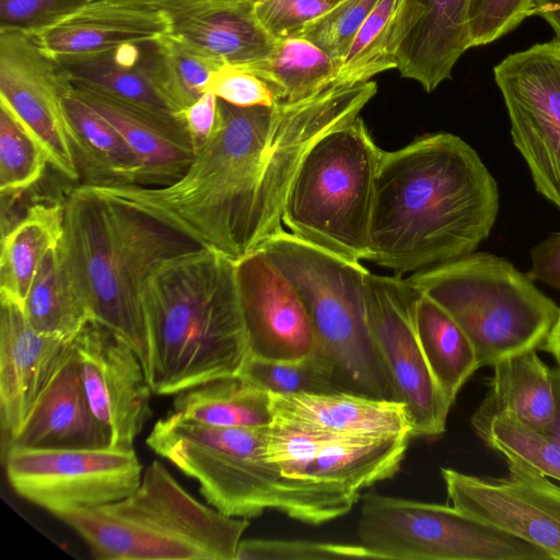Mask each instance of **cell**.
Instances as JSON below:
<instances>
[{
	"label": "cell",
	"instance_id": "cell-1",
	"mask_svg": "<svg viewBox=\"0 0 560 560\" xmlns=\"http://www.w3.org/2000/svg\"><path fill=\"white\" fill-rule=\"evenodd\" d=\"M498 212V185L477 152L453 133L422 135L382 153L368 260L401 275L467 256Z\"/></svg>",
	"mask_w": 560,
	"mask_h": 560
},
{
	"label": "cell",
	"instance_id": "cell-2",
	"mask_svg": "<svg viewBox=\"0 0 560 560\" xmlns=\"http://www.w3.org/2000/svg\"><path fill=\"white\" fill-rule=\"evenodd\" d=\"M141 307L154 395L241 374L249 349L234 260L206 247L164 260L143 284Z\"/></svg>",
	"mask_w": 560,
	"mask_h": 560
},
{
	"label": "cell",
	"instance_id": "cell-3",
	"mask_svg": "<svg viewBox=\"0 0 560 560\" xmlns=\"http://www.w3.org/2000/svg\"><path fill=\"white\" fill-rule=\"evenodd\" d=\"M63 209L61 247L92 320L127 342L145 372L143 284L164 260L201 246L153 217L84 185L70 191Z\"/></svg>",
	"mask_w": 560,
	"mask_h": 560
},
{
	"label": "cell",
	"instance_id": "cell-4",
	"mask_svg": "<svg viewBox=\"0 0 560 560\" xmlns=\"http://www.w3.org/2000/svg\"><path fill=\"white\" fill-rule=\"evenodd\" d=\"M56 517L98 560H235L249 526L195 499L158 459L125 498Z\"/></svg>",
	"mask_w": 560,
	"mask_h": 560
},
{
	"label": "cell",
	"instance_id": "cell-5",
	"mask_svg": "<svg viewBox=\"0 0 560 560\" xmlns=\"http://www.w3.org/2000/svg\"><path fill=\"white\" fill-rule=\"evenodd\" d=\"M260 248L301 296L315 336L313 354L326 365L338 389L396 400L370 323V271L360 261L326 252L284 229Z\"/></svg>",
	"mask_w": 560,
	"mask_h": 560
},
{
	"label": "cell",
	"instance_id": "cell-6",
	"mask_svg": "<svg viewBox=\"0 0 560 560\" xmlns=\"http://www.w3.org/2000/svg\"><path fill=\"white\" fill-rule=\"evenodd\" d=\"M408 283L435 301L475 348L480 368L539 349L559 306L510 261L489 253L416 271Z\"/></svg>",
	"mask_w": 560,
	"mask_h": 560
},
{
	"label": "cell",
	"instance_id": "cell-7",
	"mask_svg": "<svg viewBox=\"0 0 560 560\" xmlns=\"http://www.w3.org/2000/svg\"><path fill=\"white\" fill-rule=\"evenodd\" d=\"M382 153L360 116L326 133L310 149L295 175L282 224L294 236L334 255L368 260Z\"/></svg>",
	"mask_w": 560,
	"mask_h": 560
},
{
	"label": "cell",
	"instance_id": "cell-8",
	"mask_svg": "<svg viewBox=\"0 0 560 560\" xmlns=\"http://www.w3.org/2000/svg\"><path fill=\"white\" fill-rule=\"evenodd\" d=\"M266 429L211 425L171 412L153 424L145 443L195 479L207 504L249 520L281 512L285 498L287 477L266 458Z\"/></svg>",
	"mask_w": 560,
	"mask_h": 560
},
{
	"label": "cell",
	"instance_id": "cell-9",
	"mask_svg": "<svg viewBox=\"0 0 560 560\" xmlns=\"http://www.w3.org/2000/svg\"><path fill=\"white\" fill-rule=\"evenodd\" d=\"M360 545L376 559L550 560L541 548L456 508L369 491L361 495Z\"/></svg>",
	"mask_w": 560,
	"mask_h": 560
},
{
	"label": "cell",
	"instance_id": "cell-10",
	"mask_svg": "<svg viewBox=\"0 0 560 560\" xmlns=\"http://www.w3.org/2000/svg\"><path fill=\"white\" fill-rule=\"evenodd\" d=\"M3 459L13 490L54 516L118 501L143 474L133 448L9 447Z\"/></svg>",
	"mask_w": 560,
	"mask_h": 560
},
{
	"label": "cell",
	"instance_id": "cell-11",
	"mask_svg": "<svg viewBox=\"0 0 560 560\" xmlns=\"http://www.w3.org/2000/svg\"><path fill=\"white\" fill-rule=\"evenodd\" d=\"M493 73L535 188L560 210V39L509 55Z\"/></svg>",
	"mask_w": 560,
	"mask_h": 560
},
{
	"label": "cell",
	"instance_id": "cell-12",
	"mask_svg": "<svg viewBox=\"0 0 560 560\" xmlns=\"http://www.w3.org/2000/svg\"><path fill=\"white\" fill-rule=\"evenodd\" d=\"M417 290L396 275L369 272L366 298L370 323L396 400L405 405L412 438H436L446 431L453 404L427 361L413 318Z\"/></svg>",
	"mask_w": 560,
	"mask_h": 560
},
{
	"label": "cell",
	"instance_id": "cell-13",
	"mask_svg": "<svg viewBox=\"0 0 560 560\" xmlns=\"http://www.w3.org/2000/svg\"><path fill=\"white\" fill-rule=\"evenodd\" d=\"M505 460L509 472L497 478L442 467L452 505L560 560V486L521 460Z\"/></svg>",
	"mask_w": 560,
	"mask_h": 560
},
{
	"label": "cell",
	"instance_id": "cell-14",
	"mask_svg": "<svg viewBox=\"0 0 560 560\" xmlns=\"http://www.w3.org/2000/svg\"><path fill=\"white\" fill-rule=\"evenodd\" d=\"M72 82L55 56L30 35L0 32V104L45 151L48 162L70 180H79L62 97Z\"/></svg>",
	"mask_w": 560,
	"mask_h": 560
},
{
	"label": "cell",
	"instance_id": "cell-15",
	"mask_svg": "<svg viewBox=\"0 0 560 560\" xmlns=\"http://www.w3.org/2000/svg\"><path fill=\"white\" fill-rule=\"evenodd\" d=\"M72 343L86 398L109 447L132 450L152 416L153 392L138 354L114 331L94 320L83 327Z\"/></svg>",
	"mask_w": 560,
	"mask_h": 560
},
{
	"label": "cell",
	"instance_id": "cell-16",
	"mask_svg": "<svg viewBox=\"0 0 560 560\" xmlns=\"http://www.w3.org/2000/svg\"><path fill=\"white\" fill-rule=\"evenodd\" d=\"M249 355L298 360L315 350V336L296 289L261 248L234 261Z\"/></svg>",
	"mask_w": 560,
	"mask_h": 560
},
{
	"label": "cell",
	"instance_id": "cell-17",
	"mask_svg": "<svg viewBox=\"0 0 560 560\" xmlns=\"http://www.w3.org/2000/svg\"><path fill=\"white\" fill-rule=\"evenodd\" d=\"M73 351L65 341L37 331L23 306L0 295V423L3 448Z\"/></svg>",
	"mask_w": 560,
	"mask_h": 560
},
{
	"label": "cell",
	"instance_id": "cell-18",
	"mask_svg": "<svg viewBox=\"0 0 560 560\" xmlns=\"http://www.w3.org/2000/svg\"><path fill=\"white\" fill-rule=\"evenodd\" d=\"M470 0H399L390 47L399 73L428 93L452 75L460 56L470 48Z\"/></svg>",
	"mask_w": 560,
	"mask_h": 560
},
{
	"label": "cell",
	"instance_id": "cell-19",
	"mask_svg": "<svg viewBox=\"0 0 560 560\" xmlns=\"http://www.w3.org/2000/svg\"><path fill=\"white\" fill-rule=\"evenodd\" d=\"M74 93L103 116L136 154L138 186L161 187L178 179L194 158L190 136L177 113L118 97L72 82Z\"/></svg>",
	"mask_w": 560,
	"mask_h": 560
},
{
	"label": "cell",
	"instance_id": "cell-20",
	"mask_svg": "<svg viewBox=\"0 0 560 560\" xmlns=\"http://www.w3.org/2000/svg\"><path fill=\"white\" fill-rule=\"evenodd\" d=\"M171 22L170 34L223 66L244 67L268 57L276 40L250 0L153 2Z\"/></svg>",
	"mask_w": 560,
	"mask_h": 560
},
{
	"label": "cell",
	"instance_id": "cell-21",
	"mask_svg": "<svg viewBox=\"0 0 560 560\" xmlns=\"http://www.w3.org/2000/svg\"><path fill=\"white\" fill-rule=\"evenodd\" d=\"M269 398L272 423L341 436L411 435L409 416L400 401L345 392L269 393Z\"/></svg>",
	"mask_w": 560,
	"mask_h": 560
},
{
	"label": "cell",
	"instance_id": "cell-22",
	"mask_svg": "<svg viewBox=\"0 0 560 560\" xmlns=\"http://www.w3.org/2000/svg\"><path fill=\"white\" fill-rule=\"evenodd\" d=\"M171 22L153 1H90L81 10L33 36L50 55L91 54L161 38Z\"/></svg>",
	"mask_w": 560,
	"mask_h": 560
},
{
	"label": "cell",
	"instance_id": "cell-23",
	"mask_svg": "<svg viewBox=\"0 0 560 560\" xmlns=\"http://www.w3.org/2000/svg\"><path fill=\"white\" fill-rule=\"evenodd\" d=\"M108 446V438L86 398L73 349L3 452L9 447L100 448Z\"/></svg>",
	"mask_w": 560,
	"mask_h": 560
},
{
	"label": "cell",
	"instance_id": "cell-24",
	"mask_svg": "<svg viewBox=\"0 0 560 560\" xmlns=\"http://www.w3.org/2000/svg\"><path fill=\"white\" fill-rule=\"evenodd\" d=\"M488 392L470 417L472 431L481 430L499 413H511L524 423L549 432L558 410L557 370L536 349L509 357L493 366Z\"/></svg>",
	"mask_w": 560,
	"mask_h": 560
},
{
	"label": "cell",
	"instance_id": "cell-25",
	"mask_svg": "<svg viewBox=\"0 0 560 560\" xmlns=\"http://www.w3.org/2000/svg\"><path fill=\"white\" fill-rule=\"evenodd\" d=\"M158 39L98 52L55 57L71 82L89 84L135 103L173 112L159 86Z\"/></svg>",
	"mask_w": 560,
	"mask_h": 560
},
{
	"label": "cell",
	"instance_id": "cell-26",
	"mask_svg": "<svg viewBox=\"0 0 560 560\" xmlns=\"http://www.w3.org/2000/svg\"><path fill=\"white\" fill-rule=\"evenodd\" d=\"M70 142L86 186L136 185L139 161L120 133L72 89L62 97Z\"/></svg>",
	"mask_w": 560,
	"mask_h": 560
},
{
	"label": "cell",
	"instance_id": "cell-27",
	"mask_svg": "<svg viewBox=\"0 0 560 560\" xmlns=\"http://www.w3.org/2000/svg\"><path fill=\"white\" fill-rule=\"evenodd\" d=\"M411 435L346 436L327 444L299 478H311L362 492L395 476Z\"/></svg>",
	"mask_w": 560,
	"mask_h": 560
},
{
	"label": "cell",
	"instance_id": "cell-28",
	"mask_svg": "<svg viewBox=\"0 0 560 560\" xmlns=\"http://www.w3.org/2000/svg\"><path fill=\"white\" fill-rule=\"evenodd\" d=\"M63 205L37 203L30 207L7 233H2L0 295L23 306L44 257L63 237Z\"/></svg>",
	"mask_w": 560,
	"mask_h": 560
},
{
	"label": "cell",
	"instance_id": "cell-29",
	"mask_svg": "<svg viewBox=\"0 0 560 560\" xmlns=\"http://www.w3.org/2000/svg\"><path fill=\"white\" fill-rule=\"evenodd\" d=\"M23 310L37 331L65 341H73L92 320L67 264L61 242L46 254L39 265Z\"/></svg>",
	"mask_w": 560,
	"mask_h": 560
},
{
	"label": "cell",
	"instance_id": "cell-30",
	"mask_svg": "<svg viewBox=\"0 0 560 560\" xmlns=\"http://www.w3.org/2000/svg\"><path fill=\"white\" fill-rule=\"evenodd\" d=\"M172 412L218 427L265 428L272 423L269 393L241 374L175 395Z\"/></svg>",
	"mask_w": 560,
	"mask_h": 560
},
{
	"label": "cell",
	"instance_id": "cell-31",
	"mask_svg": "<svg viewBox=\"0 0 560 560\" xmlns=\"http://www.w3.org/2000/svg\"><path fill=\"white\" fill-rule=\"evenodd\" d=\"M417 292L413 318L420 345L435 380L454 405L462 387L480 369L476 351L453 317L431 298Z\"/></svg>",
	"mask_w": 560,
	"mask_h": 560
},
{
	"label": "cell",
	"instance_id": "cell-32",
	"mask_svg": "<svg viewBox=\"0 0 560 560\" xmlns=\"http://www.w3.org/2000/svg\"><path fill=\"white\" fill-rule=\"evenodd\" d=\"M260 78L277 101L294 102L331 85L337 65L317 46L302 37L276 42L271 54L254 63L236 67Z\"/></svg>",
	"mask_w": 560,
	"mask_h": 560
},
{
	"label": "cell",
	"instance_id": "cell-33",
	"mask_svg": "<svg viewBox=\"0 0 560 560\" xmlns=\"http://www.w3.org/2000/svg\"><path fill=\"white\" fill-rule=\"evenodd\" d=\"M399 0H380L357 32L332 84L353 85L377 73L396 69L390 47L392 30Z\"/></svg>",
	"mask_w": 560,
	"mask_h": 560
},
{
	"label": "cell",
	"instance_id": "cell-34",
	"mask_svg": "<svg viewBox=\"0 0 560 560\" xmlns=\"http://www.w3.org/2000/svg\"><path fill=\"white\" fill-rule=\"evenodd\" d=\"M160 86L174 113L201 97L213 74L223 67L170 33L159 38Z\"/></svg>",
	"mask_w": 560,
	"mask_h": 560
},
{
	"label": "cell",
	"instance_id": "cell-35",
	"mask_svg": "<svg viewBox=\"0 0 560 560\" xmlns=\"http://www.w3.org/2000/svg\"><path fill=\"white\" fill-rule=\"evenodd\" d=\"M505 459H516L560 481V443L511 413H499L475 433Z\"/></svg>",
	"mask_w": 560,
	"mask_h": 560
},
{
	"label": "cell",
	"instance_id": "cell-36",
	"mask_svg": "<svg viewBox=\"0 0 560 560\" xmlns=\"http://www.w3.org/2000/svg\"><path fill=\"white\" fill-rule=\"evenodd\" d=\"M47 155L40 144L0 104V192L11 197L26 191L43 176Z\"/></svg>",
	"mask_w": 560,
	"mask_h": 560
},
{
	"label": "cell",
	"instance_id": "cell-37",
	"mask_svg": "<svg viewBox=\"0 0 560 560\" xmlns=\"http://www.w3.org/2000/svg\"><path fill=\"white\" fill-rule=\"evenodd\" d=\"M241 375L272 394L340 392L326 365L313 353L288 361L249 355Z\"/></svg>",
	"mask_w": 560,
	"mask_h": 560
},
{
	"label": "cell",
	"instance_id": "cell-38",
	"mask_svg": "<svg viewBox=\"0 0 560 560\" xmlns=\"http://www.w3.org/2000/svg\"><path fill=\"white\" fill-rule=\"evenodd\" d=\"M378 1L339 0L327 12L308 22L298 37L322 49L338 69L357 32Z\"/></svg>",
	"mask_w": 560,
	"mask_h": 560
},
{
	"label": "cell",
	"instance_id": "cell-39",
	"mask_svg": "<svg viewBox=\"0 0 560 560\" xmlns=\"http://www.w3.org/2000/svg\"><path fill=\"white\" fill-rule=\"evenodd\" d=\"M376 559L363 546L298 539H242L235 560Z\"/></svg>",
	"mask_w": 560,
	"mask_h": 560
},
{
	"label": "cell",
	"instance_id": "cell-40",
	"mask_svg": "<svg viewBox=\"0 0 560 560\" xmlns=\"http://www.w3.org/2000/svg\"><path fill=\"white\" fill-rule=\"evenodd\" d=\"M346 438L271 423L266 429L265 454L282 476L299 478L329 443Z\"/></svg>",
	"mask_w": 560,
	"mask_h": 560
},
{
	"label": "cell",
	"instance_id": "cell-41",
	"mask_svg": "<svg viewBox=\"0 0 560 560\" xmlns=\"http://www.w3.org/2000/svg\"><path fill=\"white\" fill-rule=\"evenodd\" d=\"M90 0H0V32L36 36L71 16Z\"/></svg>",
	"mask_w": 560,
	"mask_h": 560
},
{
	"label": "cell",
	"instance_id": "cell-42",
	"mask_svg": "<svg viewBox=\"0 0 560 560\" xmlns=\"http://www.w3.org/2000/svg\"><path fill=\"white\" fill-rule=\"evenodd\" d=\"M533 0H470V47L490 44L515 30L529 16Z\"/></svg>",
	"mask_w": 560,
	"mask_h": 560
},
{
	"label": "cell",
	"instance_id": "cell-43",
	"mask_svg": "<svg viewBox=\"0 0 560 560\" xmlns=\"http://www.w3.org/2000/svg\"><path fill=\"white\" fill-rule=\"evenodd\" d=\"M335 3L331 0H261L253 4L256 18L277 42L298 37L308 22Z\"/></svg>",
	"mask_w": 560,
	"mask_h": 560
},
{
	"label": "cell",
	"instance_id": "cell-44",
	"mask_svg": "<svg viewBox=\"0 0 560 560\" xmlns=\"http://www.w3.org/2000/svg\"><path fill=\"white\" fill-rule=\"evenodd\" d=\"M208 91L240 107L271 106L277 101L260 78L231 66H223L213 74Z\"/></svg>",
	"mask_w": 560,
	"mask_h": 560
},
{
	"label": "cell",
	"instance_id": "cell-45",
	"mask_svg": "<svg viewBox=\"0 0 560 560\" xmlns=\"http://www.w3.org/2000/svg\"><path fill=\"white\" fill-rule=\"evenodd\" d=\"M190 136L194 154L209 140L218 118V97L207 91L195 103L177 113Z\"/></svg>",
	"mask_w": 560,
	"mask_h": 560
},
{
	"label": "cell",
	"instance_id": "cell-46",
	"mask_svg": "<svg viewBox=\"0 0 560 560\" xmlns=\"http://www.w3.org/2000/svg\"><path fill=\"white\" fill-rule=\"evenodd\" d=\"M532 265L526 275L560 292V232L549 235L530 252Z\"/></svg>",
	"mask_w": 560,
	"mask_h": 560
},
{
	"label": "cell",
	"instance_id": "cell-47",
	"mask_svg": "<svg viewBox=\"0 0 560 560\" xmlns=\"http://www.w3.org/2000/svg\"><path fill=\"white\" fill-rule=\"evenodd\" d=\"M530 15L542 18L560 39V0H533Z\"/></svg>",
	"mask_w": 560,
	"mask_h": 560
},
{
	"label": "cell",
	"instance_id": "cell-48",
	"mask_svg": "<svg viewBox=\"0 0 560 560\" xmlns=\"http://www.w3.org/2000/svg\"><path fill=\"white\" fill-rule=\"evenodd\" d=\"M539 349L552 357L556 362V369L560 374V315Z\"/></svg>",
	"mask_w": 560,
	"mask_h": 560
},
{
	"label": "cell",
	"instance_id": "cell-49",
	"mask_svg": "<svg viewBox=\"0 0 560 560\" xmlns=\"http://www.w3.org/2000/svg\"><path fill=\"white\" fill-rule=\"evenodd\" d=\"M556 387L558 394V410L555 422L548 433L551 434L560 443V374L558 373V371L556 377Z\"/></svg>",
	"mask_w": 560,
	"mask_h": 560
},
{
	"label": "cell",
	"instance_id": "cell-50",
	"mask_svg": "<svg viewBox=\"0 0 560 560\" xmlns=\"http://www.w3.org/2000/svg\"><path fill=\"white\" fill-rule=\"evenodd\" d=\"M90 1H102V0H90ZM124 1H153V0H124Z\"/></svg>",
	"mask_w": 560,
	"mask_h": 560
},
{
	"label": "cell",
	"instance_id": "cell-51",
	"mask_svg": "<svg viewBox=\"0 0 560 560\" xmlns=\"http://www.w3.org/2000/svg\"><path fill=\"white\" fill-rule=\"evenodd\" d=\"M250 1H252L253 3H255V2H258V1H261V0H250ZM331 1H334V2H338L339 0H331Z\"/></svg>",
	"mask_w": 560,
	"mask_h": 560
},
{
	"label": "cell",
	"instance_id": "cell-52",
	"mask_svg": "<svg viewBox=\"0 0 560 560\" xmlns=\"http://www.w3.org/2000/svg\"><path fill=\"white\" fill-rule=\"evenodd\" d=\"M156 1H162V0H153V2H156Z\"/></svg>",
	"mask_w": 560,
	"mask_h": 560
}]
</instances>
